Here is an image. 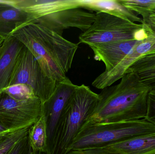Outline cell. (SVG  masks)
<instances>
[{
  "instance_id": "1",
  "label": "cell",
  "mask_w": 155,
  "mask_h": 154,
  "mask_svg": "<svg viewBox=\"0 0 155 154\" xmlns=\"http://www.w3.org/2000/svg\"><path fill=\"white\" fill-rule=\"evenodd\" d=\"M151 87L133 72L119 84L107 87L98 94L99 99L83 125L133 121L145 118Z\"/></svg>"
},
{
  "instance_id": "2",
  "label": "cell",
  "mask_w": 155,
  "mask_h": 154,
  "mask_svg": "<svg viewBox=\"0 0 155 154\" xmlns=\"http://www.w3.org/2000/svg\"><path fill=\"white\" fill-rule=\"evenodd\" d=\"M12 35L31 52L48 77L58 82L67 77L78 44L37 23L18 28Z\"/></svg>"
},
{
  "instance_id": "3",
  "label": "cell",
  "mask_w": 155,
  "mask_h": 154,
  "mask_svg": "<svg viewBox=\"0 0 155 154\" xmlns=\"http://www.w3.org/2000/svg\"><path fill=\"white\" fill-rule=\"evenodd\" d=\"M98 94L84 85L78 86L65 106L54 134L50 154H66L87 118L94 111Z\"/></svg>"
},
{
  "instance_id": "4",
  "label": "cell",
  "mask_w": 155,
  "mask_h": 154,
  "mask_svg": "<svg viewBox=\"0 0 155 154\" xmlns=\"http://www.w3.org/2000/svg\"><path fill=\"white\" fill-rule=\"evenodd\" d=\"M155 133V125L145 119L83 125L68 148L84 151Z\"/></svg>"
},
{
  "instance_id": "5",
  "label": "cell",
  "mask_w": 155,
  "mask_h": 154,
  "mask_svg": "<svg viewBox=\"0 0 155 154\" xmlns=\"http://www.w3.org/2000/svg\"><path fill=\"white\" fill-rule=\"evenodd\" d=\"M137 24L102 12H96L94 21L79 36V43L89 47L113 42L134 40L136 33L143 28Z\"/></svg>"
},
{
  "instance_id": "6",
  "label": "cell",
  "mask_w": 155,
  "mask_h": 154,
  "mask_svg": "<svg viewBox=\"0 0 155 154\" xmlns=\"http://www.w3.org/2000/svg\"><path fill=\"white\" fill-rule=\"evenodd\" d=\"M58 83L45 73L38 61L24 45L17 57L9 86L18 84L28 85L43 103L52 95Z\"/></svg>"
},
{
  "instance_id": "7",
  "label": "cell",
  "mask_w": 155,
  "mask_h": 154,
  "mask_svg": "<svg viewBox=\"0 0 155 154\" xmlns=\"http://www.w3.org/2000/svg\"><path fill=\"white\" fill-rule=\"evenodd\" d=\"M42 105L38 97L19 101L2 92L0 96V123L13 132L29 128L41 116Z\"/></svg>"
},
{
  "instance_id": "8",
  "label": "cell",
  "mask_w": 155,
  "mask_h": 154,
  "mask_svg": "<svg viewBox=\"0 0 155 154\" xmlns=\"http://www.w3.org/2000/svg\"><path fill=\"white\" fill-rule=\"evenodd\" d=\"M95 17L96 13L81 8H73L45 15L33 23L41 24L62 36L64 30L70 28H78L84 32L93 24Z\"/></svg>"
},
{
  "instance_id": "9",
  "label": "cell",
  "mask_w": 155,
  "mask_h": 154,
  "mask_svg": "<svg viewBox=\"0 0 155 154\" xmlns=\"http://www.w3.org/2000/svg\"><path fill=\"white\" fill-rule=\"evenodd\" d=\"M78 86L67 77L63 81L58 82L51 96L42 103L41 113L46 120L49 154L57 123L65 106L74 94Z\"/></svg>"
},
{
  "instance_id": "10",
  "label": "cell",
  "mask_w": 155,
  "mask_h": 154,
  "mask_svg": "<svg viewBox=\"0 0 155 154\" xmlns=\"http://www.w3.org/2000/svg\"><path fill=\"white\" fill-rule=\"evenodd\" d=\"M155 45V31L153 30L149 37L139 41L127 55L114 68L108 71H104L92 82V86L103 90L122 78L131 65L141 56L148 52Z\"/></svg>"
},
{
  "instance_id": "11",
  "label": "cell",
  "mask_w": 155,
  "mask_h": 154,
  "mask_svg": "<svg viewBox=\"0 0 155 154\" xmlns=\"http://www.w3.org/2000/svg\"><path fill=\"white\" fill-rule=\"evenodd\" d=\"M81 152L84 154H155V133Z\"/></svg>"
},
{
  "instance_id": "12",
  "label": "cell",
  "mask_w": 155,
  "mask_h": 154,
  "mask_svg": "<svg viewBox=\"0 0 155 154\" xmlns=\"http://www.w3.org/2000/svg\"><path fill=\"white\" fill-rule=\"evenodd\" d=\"M20 0H0V35L5 38L16 29L32 23L26 12L18 8Z\"/></svg>"
},
{
  "instance_id": "13",
  "label": "cell",
  "mask_w": 155,
  "mask_h": 154,
  "mask_svg": "<svg viewBox=\"0 0 155 154\" xmlns=\"http://www.w3.org/2000/svg\"><path fill=\"white\" fill-rule=\"evenodd\" d=\"M139 42L134 40L120 41L97 44L90 48L94 52V59L103 61L105 66V71H108L117 65Z\"/></svg>"
},
{
  "instance_id": "14",
  "label": "cell",
  "mask_w": 155,
  "mask_h": 154,
  "mask_svg": "<svg viewBox=\"0 0 155 154\" xmlns=\"http://www.w3.org/2000/svg\"><path fill=\"white\" fill-rule=\"evenodd\" d=\"M24 45L12 35L5 39L0 52V91L9 86L17 57Z\"/></svg>"
},
{
  "instance_id": "15",
  "label": "cell",
  "mask_w": 155,
  "mask_h": 154,
  "mask_svg": "<svg viewBox=\"0 0 155 154\" xmlns=\"http://www.w3.org/2000/svg\"><path fill=\"white\" fill-rule=\"evenodd\" d=\"M76 8H79L78 0H20L18 5L30 15L32 23L48 14Z\"/></svg>"
},
{
  "instance_id": "16",
  "label": "cell",
  "mask_w": 155,
  "mask_h": 154,
  "mask_svg": "<svg viewBox=\"0 0 155 154\" xmlns=\"http://www.w3.org/2000/svg\"><path fill=\"white\" fill-rule=\"evenodd\" d=\"M78 2L82 9L106 13L132 22L143 23L138 14L123 5L119 0H78Z\"/></svg>"
},
{
  "instance_id": "17",
  "label": "cell",
  "mask_w": 155,
  "mask_h": 154,
  "mask_svg": "<svg viewBox=\"0 0 155 154\" xmlns=\"http://www.w3.org/2000/svg\"><path fill=\"white\" fill-rule=\"evenodd\" d=\"M28 137L33 151L49 154L47 125L45 118L41 112L39 118L30 127Z\"/></svg>"
},
{
  "instance_id": "18",
  "label": "cell",
  "mask_w": 155,
  "mask_h": 154,
  "mask_svg": "<svg viewBox=\"0 0 155 154\" xmlns=\"http://www.w3.org/2000/svg\"><path fill=\"white\" fill-rule=\"evenodd\" d=\"M133 72L141 80L149 84L155 81V58L141 56L127 71L126 73Z\"/></svg>"
},
{
  "instance_id": "19",
  "label": "cell",
  "mask_w": 155,
  "mask_h": 154,
  "mask_svg": "<svg viewBox=\"0 0 155 154\" xmlns=\"http://www.w3.org/2000/svg\"><path fill=\"white\" fill-rule=\"evenodd\" d=\"M123 5L142 16L143 23L155 15V0H119Z\"/></svg>"
},
{
  "instance_id": "20",
  "label": "cell",
  "mask_w": 155,
  "mask_h": 154,
  "mask_svg": "<svg viewBox=\"0 0 155 154\" xmlns=\"http://www.w3.org/2000/svg\"><path fill=\"white\" fill-rule=\"evenodd\" d=\"M2 91L12 98L19 101L29 100L37 97L35 96L33 90L25 84L12 85L7 87Z\"/></svg>"
},
{
  "instance_id": "21",
  "label": "cell",
  "mask_w": 155,
  "mask_h": 154,
  "mask_svg": "<svg viewBox=\"0 0 155 154\" xmlns=\"http://www.w3.org/2000/svg\"><path fill=\"white\" fill-rule=\"evenodd\" d=\"M30 127L10 133L0 139V154L8 153L15 146L28 136Z\"/></svg>"
},
{
  "instance_id": "22",
  "label": "cell",
  "mask_w": 155,
  "mask_h": 154,
  "mask_svg": "<svg viewBox=\"0 0 155 154\" xmlns=\"http://www.w3.org/2000/svg\"><path fill=\"white\" fill-rule=\"evenodd\" d=\"M145 119L155 125V90H151L147 99V111Z\"/></svg>"
},
{
  "instance_id": "23",
  "label": "cell",
  "mask_w": 155,
  "mask_h": 154,
  "mask_svg": "<svg viewBox=\"0 0 155 154\" xmlns=\"http://www.w3.org/2000/svg\"><path fill=\"white\" fill-rule=\"evenodd\" d=\"M30 149L31 146L27 136L15 146L7 154H29Z\"/></svg>"
},
{
  "instance_id": "24",
  "label": "cell",
  "mask_w": 155,
  "mask_h": 154,
  "mask_svg": "<svg viewBox=\"0 0 155 154\" xmlns=\"http://www.w3.org/2000/svg\"><path fill=\"white\" fill-rule=\"evenodd\" d=\"M13 131H11L5 127L1 123H0V139L4 137L5 136L11 133H12Z\"/></svg>"
},
{
  "instance_id": "25",
  "label": "cell",
  "mask_w": 155,
  "mask_h": 154,
  "mask_svg": "<svg viewBox=\"0 0 155 154\" xmlns=\"http://www.w3.org/2000/svg\"><path fill=\"white\" fill-rule=\"evenodd\" d=\"M143 23L146 24L150 25L152 29L155 31V15L150 16L148 20L145 22Z\"/></svg>"
},
{
  "instance_id": "26",
  "label": "cell",
  "mask_w": 155,
  "mask_h": 154,
  "mask_svg": "<svg viewBox=\"0 0 155 154\" xmlns=\"http://www.w3.org/2000/svg\"><path fill=\"white\" fill-rule=\"evenodd\" d=\"M145 57H152V58H155V45L153 46L151 50L148 52H147L145 54H144L143 56Z\"/></svg>"
},
{
  "instance_id": "27",
  "label": "cell",
  "mask_w": 155,
  "mask_h": 154,
  "mask_svg": "<svg viewBox=\"0 0 155 154\" xmlns=\"http://www.w3.org/2000/svg\"><path fill=\"white\" fill-rule=\"evenodd\" d=\"M66 154H84L83 153V152H81L80 151H76V150H74V151H71L70 152H68Z\"/></svg>"
},
{
  "instance_id": "28",
  "label": "cell",
  "mask_w": 155,
  "mask_h": 154,
  "mask_svg": "<svg viewBox=\"0 0 155 154\" xmlns=\"http://www.w3.org/2000/svg\"><path fill=\"white\" fill-rule=\"evenodd\" d=\"M29 154H45L42 153L40 152H35V151H33L31 149H30V153Z\"/></svg>"
},
{
  "instance_id": "29",
  "label": "cell",
  "mask_w": 155,
  "mask_h": 154,
  "mask_svg": "<svg viewBox=\"0 0 155 154\" xmlns=\"http://www.w3.org/2000/svg\"><path fill=\"white\" fill-rule=\"evenodd\" d=\"M5 39V38L4 37H2V36L0 35V46H1L2 44L4 41Z\"/></svg>"
},
{
  "instance_id": "30",
  "label": "cell",
  "mask_w": 155,
  "mask_h": 154,
  "mask_svg": "<svg viewBox=\"0 0 155 154\" xmlns=\"http://www.w3.org/2000/svg\"><path fill=\"white\" fill-rule=\"evenodd\" d=\"M149 86L151 87V89L152 90H155V82H153V83H151V84H149Z\"/></svg>"
},
{
  "instance_id": "31",
  "label": "cell",
  "mask_w": 155,
  "mask_h": 154,
  "mask_svg": "<svg viewBox=\"0 0 155 154\" xmlns=\"http://www.w3.org/2000/svg\"><path fill=\"white\" fill-rule=\"evenodd\" d=\"M2 93V91H0V96H1V94Z\"/></svg>"
},
{
  "instance_id": "32",
  "label": "cell",
  "mask_w": 155,
  "mask_h": 154,
  "mask_svg": "<svg viewBox=\"0 0 155 154\" xmlns=\"http://www.w3.org/2000/svg\"><path fill=\"white\" fill-rule=\"evenodd\" d=\"M1 46H0V52H1Z\"/></svg>"
}]
</instances>
